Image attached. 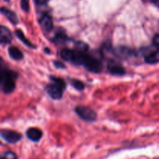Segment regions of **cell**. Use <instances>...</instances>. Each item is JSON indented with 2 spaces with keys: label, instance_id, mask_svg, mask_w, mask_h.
I'll use <instances>...</instances> for the list:
<instances>
[{
  "label": "cell",
  "instance_id": "cell-25",
  "mask_svg": "<svg viewBox=\"0 0 159 159\" xmlns=\"http://www.w3.org/2000/svg\"><path fill=\"white\" fill-rule=\"evenodd\" d=\"M152 1V2L153 3V4H155V6H158L159 8V0H151Z\"/></svg>",
  "mask_w": 159,
  "mask_h": 159
},
{
  "label": "cell",
  "instance_id": "cell-14",
  "mask_svg": "<svg viewBox=\"0 0 159 159\" xmlns=\"http://www.w3.org/2000/svg\"><path fill=\"white\" fill-rule=\"evenodd\" d=\"M144 61L146 63L150 64V65H154V64H157L159 62V51H153V52L150 53L145 56L144 57Z\"/></svg>",
  "mask_w": 159,
  "mask_h": 159
},
{
  "label": "cell",
  "instance_id": "cell-2",
  "mask_svg": "<svg viewBox=\"0 0 159 159\" xmlns=\"http://www.w3.org/2000/svg\"><path fill=\"white\" fill-rule=\"evenodd\" d=\"M85 53L86 52H81L77 50L64 49L61 51V57L65 61L71 62L76 65H82Z\"/></svg>",
  "mask_w": 159,
  "mask_h": 159
},
{
  "label": "cell",
  "instance_id": "cell-15",
  "mask_svg": "<svg viewBox=\"0 0 159 159\" xmlns=\"http://www.w3.org/2000/svg\"><path fill=\"white\" fill-rule=\"evenodd\" d=\"M15 34H16V37H18V38L20 39V40H21L23 43H24V44H26V46L29 47V48H35V46H34V45H33L32 43H31V42L30 41V40H28L26 37H25V35L23 34V33L20 30H16L15 32Z\"/></svg>",
  "mask_w": 159,
  "mask_h": 159
},
{
  "label": "cell",
  "instance_id": "cell-9",
  "mask_svg": "<svg viewBox=\"0 0 159 159\" xmlns=\"http://www.w3.org/2000/svg\"><path fill=\"white\" fill-rule=\"evenodd\" d=\"M113 52H114L115 55L120 58H127V57H130L135 54L133 50L129 48H126V47H118L113 51Z\"/></svg>",
  "mask_w": 159,
  "mask_h": 159
},
{
  "label": "cell",
  "instance_id": "cell-23",
  "mask_svg": "<svg viewBox=\"0 0 159 159\" xmlns=\"http://www.w3.org/2000/svg\"><path fill=\"white\" fill-rule=\"evenodd\" d=\"M54 66L57 68H65V65H64L62 62H60V61H54Z\"/></svg>",
  "mask_w": 159,
  "mask_h": 159
},
{
  "label": "cell",
  "instance_id": "cell-13",
  "mask_svg": "<svg viewBox=\"0 0 159 159\" xmlns=\"http://www.w3.org/2000/svg\"><path fill=\"white\" fill-rule=\"evenodd\" d=\"M9 54L11 58L14 59V60L20 61L23 59V54L22 51L19 48H17L16 47H10L9 48Z\"/></svg>",
  "mask_w": 159,
  "mask_h": 159
},
{
  "label": "cell",
  "instance_id": "cell-4",
  "mask_svg": "<svg viewBox=\"0 0 159 159\" xmlns=\"http://www.w3.org/2000/svg\"><path fill=\"white\" fill-rule=\"evenodd\" d=\"M75 113L80 118L87 122H93L97 118V114L93 110L85 106H79L75 108Z\"/></svg>",
  "mask_w": 159,
  "mask_h": 159
},
{
  "label": "cell",
  "instance_id": "cell-19",
  "mask_svg": "<svg viewBox=\"0 0 159 159\" xmlns=\"http://www.w3.org/2000/svg\"><path fill=\"white\" fill-rule=\"evenodd\" d=\"M75 50L81 51V52H86L87 50H88V45L84 42L79 41L75 44Z\"/></svg>",
  "mask_w": 159,
  "mask_h": 159
},
{
  "label": "cell",
  "instance_id": "cell-7",
  "mask_svg": "<svg viewBox=\"0 0 159 159\" xmlns=\"http://www.w3.org/2000/svg\"><path fill=\"white\" fill-rule=\"evenodd\" d=\"M63 89L61 87L58 86L56 84L52 83L47 85L46 91L50 96L53 99H61L62 95H63Z\"/></svg>",
  "mask_w": 159,
  "mask_h": 159
},
{
  "label": "cell",
  "instance_id": "cell-11",
  "mask_svg": "<svg viewBox=\"0 0 159 159\" xmlns=\"http://www.w3.org/2000/svg\"><path fill=\"white\" fill-rule=\"evenodd\" d=\"M26 136L30 140L34 141V142H37L41 139L43 133L38 128H30L26 131Z\"/></svg>",
  "mask_w": 159,
  "mask_h": 159
},
{
  "label": "cell",
  "instance_id": "cell-16",
  "mask_svg": "<svg viewBox=\"0 0 159 159\" xmlns=\"http://www.w3.org/2000/svg\"><path fill=\"white\" fill-rule=\"evenodd\" d=\"M67 39H68V37H67L66 34H65L63 31H61V32L57 33V34H55L53 40H54L55 43H63V42H65V40H67Z\"/></svg>",
  "mask_w": 159,
  "mask_h": 159
},
{
  "label": "cell",
  "instance_id": "cell-17",
  "mask_svg": "<svg viewBox=\"0 0 159 159\" xmlns=\"http://www.w3.org/2000/svg\"><path fill=\"white\" fill-rule=\"evenodd\" d=\"M50 79H51V82H52L53 83L56 84V85H57L58 86L61 87L63 89H65L66 88V83H65V81L62 79H61V78L55 77V76H51V77H50Z\"/></svg>",
  "mask_w": 159,
  "mask_h": 159
},
{
  "label": "cell",
  "instance_id": "cell-24",
  "mask_svg": "<svg viewBox=\"0 0 159 159\" xmlns=\"http://www.w3.org/2000/svg\"><path fill=\"white\" fill-rule=\"evenodd\" d=\"M48 0H35L37 5H44L48 2Z\"/></svg>",
  "mask_w": 159,
  "mask_h": 159
},
{
  "label": "cell",
  "instance_id": "cell-1",
  "mask_svg": "<svg viewBox=\"0 0 159 159\" xmlns=\"http://www.w3.org/2000/svg\"><path fill=\"white\" fill-rule=\"evenodd\" d=\"M17 78L16 73L9 70H2L0 75V85L4 93H11L16 87L15 81Z\"/></svg>",
  "mask_w": 159,
  "mask_h": 159
},
{
  "label": "cell",
  "instance_id": "cell-6",
  "mask_svg": "<svg viewBox=\"0 0 159 159\" xmlns=\"http://www.w3.org/2000/svg\"><path fill=\"white\" fill-rule=\"evenodd\" d=\"M107 69H108L109 72L110 74L113 75H118L121 76L125 75V69L124 67L122 66L120 63L116 61L111 60L108 62L107 65Z\"/></svg>",
  "mask_w": 159,
  "mask_h": 159
},
{
  "label": "cell",
  "instance_id": "cell-3",
  "mask_svg": "<svg viewBox=\"0 0 159 159\" xmlns=\"http://www.w3.org/2000/svg\"><path fill=\"white\" fill-rule=\"evenodd\" d=\"M82 65L88 71L93 73H99L102 70V64L101 61L96 56L85 53Z\"/></svg>",
  "mask_w": 159,
  "mask_h": 159
},
{
  "label": "cell",
  "instance_id": "cell-8",
  "mask_svg": "<svg viewBox=\"0 0 159 159\" xmlns=\"http://www.w3.org/2000/svg\"><path fill=\"white\" fill-rule=\"evenodd\" d=\"M39 23L43 30L49 32L53 29V21L52 18L48 13H44L39 19Z\"/></svg>",
  "mask_w": 159,
  "mask_h": 159
},
{
  "label": "cell",
  "instance_id": "cell-21",
  "mask_svg": "<svg viewBox=\"0 0 159 159\" xmlns=\"http://www.w3.org/2000/svg\"><path fill=\"white\" fill-rule=\"evenodd\" d=\"M21 8L24 12L29 10V0H21Z\"/></svg>",
  "mask_w": 159,
  "mask_h": 159
},
{
  "label": "cell",
  "instance_id": "cell-12",
  "mask_svg": "<svg viewBox=\"0 0 159 159\" xmlns=\"http://www.w3.org/2000/svg\"><path fill=\"white\" fill-rule=\"evenodd\" d=\"M1 12L2 15H4L12 23V24H17V23H18V17H17L16 14L14 12L6 9V8L2 7L1 9Z\"/></svg>",
  "mask_w": 159,
  "mask_h": 159
},
{
  "label": "cell",
  "instance_id": "cell-18",
  "mask_svg": "<svg viewBox=\"0 0 159 159\" xmlns=\"http://www.w3.org/2000/svg\"><path fill=\"white\" fill-rule=\"evenodd\" d=\"M71 85L75 89L79 90V91H82L85 89V85H84L83 82L79 80H77V79H73V80H71Z\"/></svg>",
  "mask_w": 159,
  "mask_h": 159
},
{
  "label": "cell",
  "instance_id": "cell-10",
  "mask_svg": "<svg viewBox=\"0 0 159 159\" xmlns=\"http://www.w3.org/2000/svg\"><path fill=\"white\" fill-rule=\"evenodd\" d=\"M12 36L11 32L6 26H0V43L2 44H7L12 40Z\"/></svg>",
  "mask_w": 159,
  "mask_h": 159
},
{
  "label": "cell",
  "instance_id": "cell-5",
  "mask_svg": "<svg viewBox=\"0 0 159 159\" xmlns=\"http://www.w3.org/2000/svg\"><path fill=\"white\" fill-rule=\"evenodd\" d=\"M1 136L5 141L10 144H15L22 138V135L20 134L10 130H2Z\"/></svg>",
  "mask_w": 159,
  "mask_h": 159
},
{
  "label": "cell",
  "instance_id": "cell-22",
  "mask_svg": "<svg viewBox=\"0 0 159 159\" xmlns=\"http://www.w3.org/2000/svg\"><path fill=\"white\" fill-rule=\"evenodd\" d=\"M153 43L159 51V34H157V35L155 36L153 39Z\"/></svg>",
  "mask_w": 159,
  "mask_h": 159
},
{
  "label": "cell",
  "instance_id": "cell-20",
  "mask_svg": "<svg viewBox=\"0 0 159 159\" xmlns=\"http://www.w3.org/2000/svg\"><path fill=\"white\" fill-rule=\"evenodd\" d=\"M1 159H17V156L14 152H6L2 155Z\"/></svg>",
  "mask_w": 159,
  "mask_h": 159
}]
</instances>
